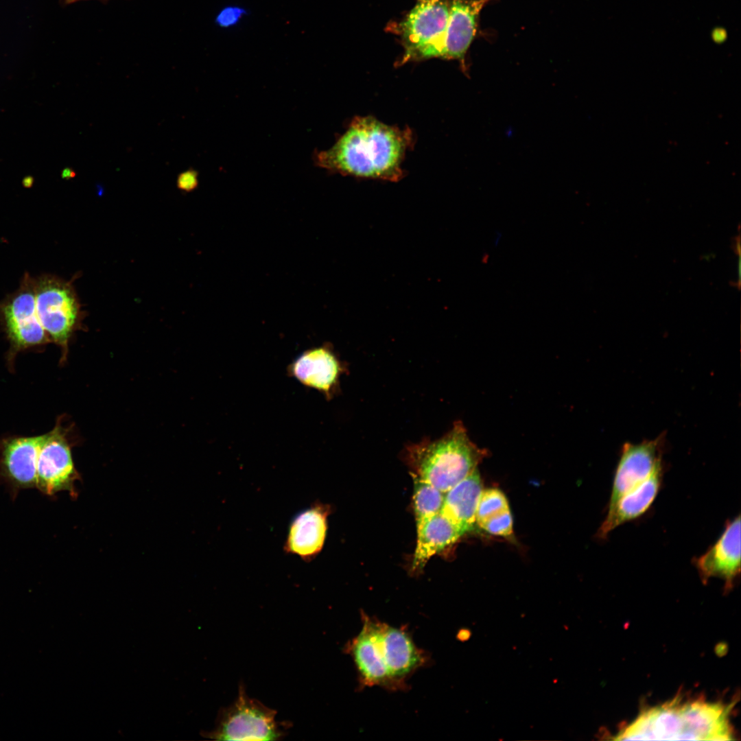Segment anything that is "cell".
<instances>
[{
  "mask_svg": "<svg viewBox=\"0 0 741 741\" xmlns=\"http://www.w3.org/2000/svg\"><path fill=\"white\" fill-rule=\"evenodd\" d=\"M412 143L408 128L388 126L372 117H357L332 147L316 154L315 161L318 166L343 175L398 181Z\"/></svg>",
  "mask_w": 741,
  "mask_h": 741,
  "instance_id": "1",
  "label": "cell"
},
{
  "mask_svg": "<svg viewBox=\"0 0 741 741\" xmlns=\"http://www.w3.org/2000/svg\"><path fill=\"white\" fill-rule=\"evenodd\" d=\"M728 714L718 703L674 699L643 711L615 740H728Z\"/></svg>",
  "mask_w": 741,
  "mask_h": 741,
  "instance_id": "2",
  "label": "cell"
},
{
  "mask_svg": "<svg viewBox=\"0 0 741 741\" xmlns=\"http://www.w3.org/2000/svg\"><path fill=\"white\" fill-rule=\"evenodd\" d=\"M486 454L471 440L459 421L439 439L408 446L405 457L412 477L445 493L477 469Z\"/></svg>",
  "mask_w": 741,
  "mask_h": 741,
  "instance_id": "3",
  "label": "cell"
},
{
  "mask_svg": "<svg viewBox=\"0 0 741 741\" xmlns=\"http://www.w3.org/2000/svg\"><path fill=\"white\" fill-rule=\"evenodd\" d=\"M277 714L274 709L250 698L240 681L234 701L220 709L214 727L202 735L215 740H281L292 724L277 720Z\"/></svg>",
  "mask_w": 741,
  "mask_h": 741,
  "instance_id": "4",
  "label": "cell"
},
{
  "mask_svg": "<svg viewBox=\"0 0 741 741\" xmlns=\"http://www.w3.org/2000/svg\"><path fill=\"white\" fill-rule=\"evenodd\" d=\"M36 309L49 342L59 346L66 358L69 342L82 328L84 312L71 281L55 274L34 277Z\"/></svg>",
  "mask_w": 741,
  "mask_h": 741,
  "instance_id": "5",
  "label": "cell"
},
{
  "mask_svg": "<svg viewBox=\"0 0 741 741\" xmlns=\"http://www.w3.org/2000/svg\"><path fill=\"white\" fill-rule=\"evenodd\" d=\"M0 325L15 351L50 343L37 316L34 277L29 272L0 301Z\"/></svg>",
  "mask_w": 741,
  "mask_h": 741,
  "instance_id": "6",
  "label": "cell"
},
{
  "mask_svg": "<svg viewBox=\"0 0 741 741\" xmlns=\"http://www.w3.org/2000/svg\"><path fill=\"white\" fill-rule=\"evenodd\" d=\"M449 14L446 0H418L400 24L405 49L403 62L439 58Z\"/></svg>",
  "mask_w": 741,
  "mask_h": 741,
  "instance_id": "7",
  "label": "cell"
},
{
  "mask_svg": "<svg viewBox=\"0 0 741 741\" xmlns=\"http://www.w3.org/2000/svg\"><path fill=\"white\" fill-rule=\"evenodd\" d=\"M41 436L36 459V488L45 495L68 491L74 497L75 482L80 475L74 465L67 430L60 422Z\"/></svg>",
  "mask_w": 741,
  "mask_h": 741,
  "instance_id": "8",
  "label": "cell"
},
{
  "mask_svg": "<svg viewBox=\"0 0 741 741\" xmlns=\"http://www.w3.org/2000/svg\"><path fill=\"white\" fill-rule=\"evenodd\" d=\"M377 637L381 659L395 689L405 687L406 677L425 664V653L405 630L379 620Z\"/></svg>",
  "mask_w": 741,
  "mask_h": 741,
  "instance_id": "9",
  "label": "cell"
},
{
  "mask_svg": "<svg viewBox=\"0 0 741 741\" xmlns=\"http://www.w3.org/2000/svg\"><path fill=\"white\" fill-rule=\"evenodd\" d=\"M345 370L329 344L303 351L287 369L290 377L322 392L329 400L338 390L340 375Z\"/></svg>",
  "mask_w": 741,
  "mask_h": 741,
  "instance_id": "10",
  "label": "cell"
},
{
  "mask_svg": "<svg viewBox=\"0 0 741 741\" xmlns=\"http://www.w3.org/2000/svg\"><path fill=\"white\" fill-rule=\"evenodd\" d=\"M740 516L726 522L720 537L703 555L693 560L702 580L712 577L725 580L726 588L732 587L740 576Z\"/></svg>",
  "mask_w": 741,
  "mask_h": 741,
  "instance_id": "11",
  "label": "cell"
},
{
  "mask_svg": "<svg viewBox=\"0 0 741 741\" xmlns=\"http://www.w3.org/2000/svg\"><path fill=\"white\" fill-rule=\"evenodd\" d=\"M659 440L624 445L615 469L609 507L661 464Z\"/></svg>",
  "mask_w": 741,
  "mask_h": 741,
  "instance_id": "12",
  "label": "cell"
},
{
  "mask_svg": "<svg viewBox=\"0 0 741 741\" xmlns=\"http://www.w3.org/2000/svg\"><path fill=\"white\" fill-rule=\"evenodd\" d=\"M41 435L15 437L0 445V477L11 488H36V459Z\"/></svg>",
  "mask_w": 741,
  "mask_h": 741,
  "instance_id": "13",
  "label": "cell"
},
{
  "mask_svg": "<svg viewBox=\"0 0 741 741\" xmlns=\"http://www.w3.org/2000/svg\"><path fill=\"white\" fill-rule=\"evenodd\" d=\"M328 514L329 509L320 504L298 513L288 528L283 546L285 553L296 555L305 562L313 560L325 544Z\"/></svg>",
  "mask_w": 741,
  "mask_h": 741,
  "instance_id": "14",
  "label": "cell"
},
{
  "mask_svg": "<svg viewBox=\"0 0 741 741\" xmlns=\"http://www.w3.org/2000/svg\"><path fill=\"white\" fill-rule=\"evenodd\" d=\"M662 464L635 487L624 493L608 508V513L600 526L598 537L605 539L619 526L635 519L644 514L657 497L662 484Z\"/></svg>",
  "mask_w": 741,
  "mask_h": 741,
  "instance_id": "15",
  "label": "cell"
},
{
  "mask_svg": "<svg viewBox=\"0 0 741 741\" xmlns=\"http://www.w3.org/2000/svg\"><path fill=\"white\" fill-rule=\"evenodd\" d=\"M360 633L349 644V650L356 666L361 681L366 686L395 688L379 656L377 642V620L362 615Z\"/></svg>",
  "mask_w": 741,
  "mask_h": 741,
  "instance_id": "16",
  "label": "cell"
},
{
  "mask_svg": "<svg viewBox=\"0 0 741 741\" xmlns=\"http://www.w3.org/2000/svg\"><path fill=\"white\" fill-rule=\"evenodd\" d=\"M489 0H453L439 58H462L475 34L480 12Z\"/></svg>",
  "mask_w": 741,
  "mask_h": 741,
  "instance_id": "17",
  "label": "cell"
},
{
  "mask_svg": "<svg viewBox=\"0 0 741 741\" xmlns=\"http://www.w3.org/2000/svg\"><path fill=\"white\" fill-rule=\"evenodd\" d=\"M482 492L480 475L475 469L445 493L440 513L447 517L462 534L471 530L474 526Z\"/></svg>",
  "mask_w": 741,
  "mask_h": 741,
  "instance_id": "18",
  "label": "cell"
},
{
  "mask_svg": "<svg viewBox=\"0 0 741 741\" xmlns=\"http://www.w3.org/2000/svg\"><path fill=\"white\" fill-rule=\"evenodd\" d=\"M416 530L412 571L421 570L432 556L455 543L462 535L441 513L416 523Z\"/></svg>",
  "mask_w": 741,
  "mask_h": 741,
  "instance_id": "19",
  "label": "cell"
},
{
  "mask_svg": "<svg viewBox=\"0 0 741 741\" xmlns=\"http://www.w3.org/2000/svg\"><path fill=\"white\" fill-rule=\"evenodd\" d=\"M413 480V507L419 523L441 512L445 493L419 478Z\"/></svg>",
  "mask_w": 741,
  "mask_h": 741,
  "instance_id": "20",
  "label": "cell"
},
{
  "mask_svg": "<svg viewBox=\"0 0 741 741\" xmlns=\"http://www.w3.org/2000/svg\"><path fill=\"white\" fill-rule=\"evenodd\" d=\"M508 509L507 499L500 490H482L476 510L475 522L480 526L490 517Z\"/></svg>",
  "mask_w": 741,
  "mask_h": 741,
  "instance_id": "21",
  "label": "cell"
},
{
  "mask_svg": "<svg viewBox=\"0 0 741 741\" xmlns=\"http://www.w3.org/2000/svg\"><path fill=\"white\" fill-rule=\"evenodd\" d=\"M248 10L237 4H228L222 7L216 13L215 24L221 29H231L237 26L247 16Z\"/></svg>",
  "mask_w": 741,
  "mask_h": 741,
  "instance_id": "22",
  "label": "cell"
},
{
  "mask_svg": "<svg viewBox=\"0 0 741 741\" xmlns=\"http://www.w3.org/2000/svg\"><path fill=\"white\" fill-rule=\"evenodd\" d=\"M480 527L494 535L510 536L513 533V517L510 509L490 517Z\"/></svg>",
  "mask_w": 741,
  "mask_h": 741,
  "instance_id": "23",
  "label": "cell"
},
{
  "mask_svg": "<svg viewBox=\"0 0 741 741\" xmlns=\"http://www.w3.org/2000/svg\"><path fill=\"white\" fill-rule=\"evenodd\" d=\"M176 185L179 189L185 192L193 191L198 185V172L189 169L179 174Z\"/></svg>",
  "mask_w": 741,
  "mask_h": 741,
  "instance_id": "24",
  "label": "cell"
},
{
  "mask_svg": "<svg viewBox=\"0 0 741 741\" xmlns=\"http://www.w3.org/2000/svg\"><path fill=\"white\" fill-rule=\"evenodd\" d=\"M727 36L726 29L722 27H716L714 28L711 32V38L716 44L725 43L727 38Z\"/></svg>",
  "mask_w": 741,
  "mask_h": 741,
  "instance_id": "25",
  "label": "cell"
},
{
  "mask_svg": "<svg viewBox=\"0 0 741 741\" xmlns=\"http://www.w3.org/2000/svg\"><path fill=\"white\" fill-rule=\"evenodd\" d=\"M75 175V172L70 169H66L62 174V176L67 178L74 177Z\"/></svg>",
  "mask_w": 741,
  "mask_h": 741,
  "instance_id": "26",
  "label": "cell"
},
{
  "mask_svg": "<svg viewBox=\"0 0 741 741\" xmlns=\"http://www.w3.org/2000/svg\"><path fill=\"white\" fill-rule=\"evenodd\" d=\"M740 239H739V238H738V240H737V241H736V242H735V245H734V246H733V247H734V250H735V252H736V253H738V254H739V253H740Z\"/></svg>",
  "mask_w": 741,
  "mask_h": 741,
  "instance_id": "27",
  "label": "cell"
},
{
  "mask_svg": "<svg viewBox=\"0 0 741 741\" xmlns=\"http://www.w3.org/2000/svg\"><path fill=\"white\" fill-rule=\"evenodd\" d=\"M82 1V0H65L67 3H74V2H76V1Z\"/></svg>",
  "mask_w": 741,
  "mask_h": 741,
  "instance_id": "28",
  "label": "cell"
}]
</instances>
